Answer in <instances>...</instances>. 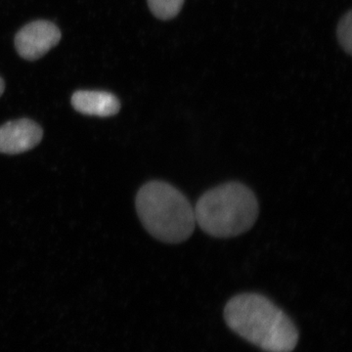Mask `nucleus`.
Segmentation results:
<instances>
[{"label": "nucleus", "mask_w": 352, "mask_h": 352, "mask_svg": "<svg viewBox=\"0 0 352 352\" xmlns=\"http://www.w3.org/2000/svg\"><path fill=\"white\" fill-rule=\"evenodd\" d=\"M4 90H6V82L0 78V96L3 94Z\"/></svg>", "instance_id": "1a4fd4ad"}, {"label": "nucleus", "mask_w": 352, "mask_h": 352, "mask_svg": "<svg viewBox=\"0 0 352 352\" xmlns=\"http://www.w3.org/2000/svg\"><path fill=\"white\" fill-rule=\"evenodd\" d=\"M61 38V31L56 25L50 21H34L16 34V50L21 57L34 61L55 47Z\"/></svg>", "instance_id": "20e7f679"}, {"label": "nucleus", "mask_w": 352, "mask_h": 352, "mask_svg": "<svg viewBox=\"0 0 352 352\" xmlns=\"http://www.w3.org/2000/svg\"><path fill=\"white\" fill-rule=\"evenodd\" d=\"M258 203L254 192L240 182H228L208 190L194 208L204 232L215 238H232L256 223Z\"/></svg>", "instance_id": "7ed1b4c3"}, {"label": "nucleus", "mask_w": 352, "mask_h": 352, "mask_svg": "<svg viewBox=\"0 0 352 352\" xmlns=\"http://www.w3.org/2000/svg\"><path fill=\"white\" fill-rule=\"evenodd\" d=\"M185 0H147L148 6L155 17L170 20L182 11Z\"/></svg>", "instance_id": "0eeeda50"}, {"label": "nucleus", "mask_w": 352, "mask_h": 352, "mask_svg": "<svg viewBox=\"0 0 352 352\" xmlns=\"http://www.w3.org/2000/svg\"><path fill=\"white\" fill-rule=\"evenodd\" d=\"M72 105L78 113L108 118L120 112L119 99L113 94L99 90H78L72 96Z\"/></svg>", "instance_id": "423d86ee"}, {"label": "nucleus", "mask_w": 352, "mask_h": 352, "mask_svg": "<svg viewBox=\"0 0 352 352\" xmlns=\"http://www.w3.org/2000/svg\"><path fill=\"white\" fill-rule=\"evenodd\" d=\"M43 129L34 120H11L0 126V153L15 155L29 151L41 143Z\"/></svg>", "instance_id": "39448f33"}, {"label": "nucleus", "mask_w": 352, "mask_h": 352, "mask_svg": "<svg viewBox=\"0 0 352 352\" xmlns=\"http://www.w3.org/2000/svg\"><path fill=\"white\" fill-rule=\"evenodd\" d=\"M228 327L266 352H292L298 342L294 322L270 298L254 293L233 296L224 308Z\"/></svg>", "instance_id": "f257e3e1"}, {"label": "nucleus", "mask_w": 352, "mask_h": 352, "mask_svg": "<svg viewBox=\"0 0 352 352\" xmlns=\"http://www.w3.org/2000/svg\"><path fill=\"white\" fill-rule=\"evenodd\" d=\"M135 206L146 230L162 242L178 244L189 239L194 232V208L170 183H146L139 189Z\"/></svg>", "instance_id": "f03ea898"}, {"label": "nucleus", "mask_w": 352, "mask_h": 352, "mask_svg": "<svg viewBox=\"0 0 352 352\" xmlns=\"http://www.w3.org/2000/svg\"><path fill=\"white\" fill-rule=\"evenodd\" d=\"M351 20L352 13L351 11H349V12L340 19L337 31L339 43L347 54H351L352 50Z\"/></svg>", "instance_id": "6e6552de"}]
</instances>
